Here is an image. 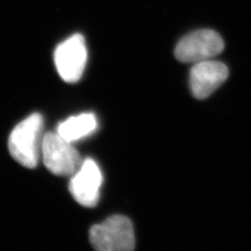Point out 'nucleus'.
<instances>
[{"label": "nucleus", "mask_w": 251, "mask_h": 251, "mask_svg": "<svg viewBox=\"0 0 251 251\" xmlns=\"http://www.w3.org/2000/svg\"><path fill=\"white\" fill-rule=\"evenodd\" d=\"M43 117L35 113L16 126L9 138L11 156L27 169L36 168L41 148Z\"/></svg>", "instance_id": "obj_1"}, {"label": "nucleus", "mask_w": 251, "mask_h": 251, "mask_svg": "<svg viewBox=\"0 0 251 251\" xmlns=\"http://www.w3.org/2000/svg\"><path fill=\"white\" fill-rule=\"evenodd\" d=\"M90 241L99 251H133L136 241L132 223L125 216H111L90 228Z\"/></svg>", "instance_id": "obj_2"}, {"label": "nucleus", "mask_w": 251, "mask_h": 251, "mask_svg": "<svg viewBox=\"0 0 251 251\" xmlns=\"http://www.w3.org/2000/svg\"><path fill=\"white\" fill-rule=\"evenodd\" d=\"M41 152L46 168L57 176H72L80 168V154L72 143L57 132H48L42 138Z\"/></svg>", "instance_id": "obj_3"}, {"label": "nucleus", "mask_w": 251, "mask_h": 251, "mask_svg": "<svg viewBox=\"0 0 251 251\" xmlns=\"http://www.w3.org/2000/svg\"><path fill=\"white\" fill-rule=\"evenodd\" d=\"M225 50V42L210 29L197 30L183 36L175 49V57L184 63H198L210 60Z\"/></svg>", "instance_id": "obj_4"}, {"label": "nucleus", "mask_w": 251, "mask_h": 251, "mask_svg": "<svg viewBox=\"0 0 251 251\" xmlns=\"http://www.w3.org/2000/svg\"><path fill=\"white\" fill-rule=\"evenodd\" d=\"M88 61L85 38L76 34L68 37L56 48L54 63L63 81L75 83L80 79Z\"/></svg>", "instance_id": "obj_5"}, {"label": "nucleus", "mask_w": 251, "mask_h": 251, "mask_svg": "<svg viewBox=\"0 0 251 251\" xmlns=\"http://www.w3.org/2000/svg\"><path fill=\"white\" fill-rule=\"evenodd\" d=\"M101 184L102 174L98 164L91 158H87L71 176L69 191L78 204L93 207L99 202Z\"/></svg>", "instance_id": "obj_6"}, {"label": "nucleus", "mask_w": 251, "mask_h": 251, "mask_svg": "<svg viewBox=\"0 0 251 251\" xmlns=\"http://www.w3.org/2000/svg\"><path fill=\"white\" fill-rule=\"evenodd\" d=\"M229 75L225 63L206 60L195 63L190 71V90L195 98L204 100L210 96Z\"/></svg>", "instance_id": "obj_7"}, {"label": "nucleus", "mask_w": 251, "mask_h": 251, "mask_svg": "<svg viewBox=\"0 0 251 251\" xmlns=\"http://www.w3.org/2000/svg\"><path fill=\"white\" fill-rule=\"evenodd\" d=\"M98 127L97 117L92 113H84L69 117L57 127V133L74 143L92 134Z\"/></svg>", "instance_id": "obj_8"}]
</instances>
